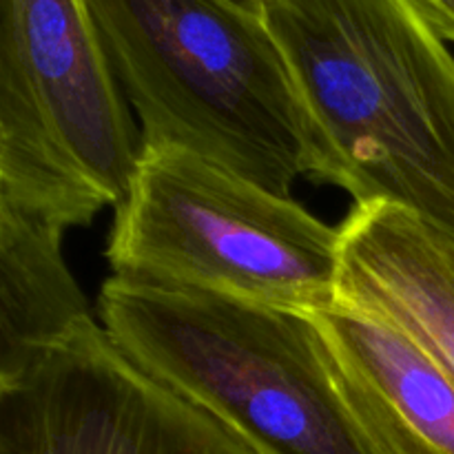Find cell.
<instances>
[{
    "mask_svg": "<svg viewBox=\"0 0 454 454\" xmlns=\"http://www.w3.org/2000/svg\"><path fill=\"white\" fill-rule=\"evenodd\" d=\"M335 304L406 335L454 384V242L415 213L353 204L340 224Z\"/></svg>",
    "mask_w": 454,
    "mask_h": 454,
    "instance_id": "7",
    "label": "cell"
},
{
    "mask_svg": "<svg viewBox=\"0 0 454 454\" xmlns=\"http://www.w3.org/2000/svg\"><path fill=\"white\" fill-rule=\"evenodd\" d=\"M337 388L380 454H454V384L388 324L341 304L309 313Z\"/></svg>",
    "mask_w": 454,
    "mask_h": 454,
    "instance_id": "8",
    "label": "cell"
},
{
    "mask_svg": "<svg viewBox=\"0 0 454 454\" xmlns=\"http://www.w3.org/2000/svg\"><path fill=\"white\" fill-rule=\"evenodd\" d=\"M0 454H255L120 350L98 319L0 384Z\"/></svg>",
    "mask_w": 454,
    "mask_h": 454,
    "instance_id": "6",
    "label": "cell"
},
{
    "mask_svg": "<svg viewBox=\"0 0 454 454\" xmlns=\"http://www.w3.org/2000/svg\"><path fill=\"white\" fill-rule=\"evenodd\" d=\"M142 145L193 151L278 195L313 173L309 120L264 20L224 0H82Z\"/></svg>",
    "mask_w": 454,
    "mask_h": 454,
    "instance_id": "2",
    "label": "cell"
},
{
    "mask_svg": "<svg viewBox=\"0 0 454 454\" xmlns=\"http://www.w3.org/2000/svg\"><path fill=\"white\" fill-rule=\"evenodd\" d=\"M313 142V177L454 242V53L415 0H269Z\"/></svg>",
    "mask_w": 454,
    "mask_h": 454,
    "instance_id": "1",
    "label": "cell"
},
{
    "mask_svg": "<svg viewBox=\"0 0 454 454\" xmlns=\"http://www.w3.org/2000/svg\"><path fill=\"white\" fill-rule=\"evenodd\" d=\"M67 231L0 202V384L96 319L62 255Z\"/></svg>",
    "mask_w": 454,
    "mask_h": 454,
    "instance_id": "9",
    "label": "cell"
},
{
    "mask_svg": "<svg viewBox=\"0 0 454 454\" xmlns=\"http://www.w3.org/2000/svg\"><path fill=\"white\" fill-rule=\"evenodd\" d=\"M419 12L446 43H454V0H415Z\"/></svg>",
    "mask_w": 454,
    "mask_h": 454,
    "instance_id": "10",
    "label": "cell"
},
{
    "mask_svg": "<svg viewBox=\"0 0 454 454\" xmlns=\"http://www.w3.org/2000/svg\"><path fill=\"white\" fill-rule=\"evenodd\" d=\"M98 317L127 357L255 454H380L309 313L111 275Z\"/></svg>",
    "mask_w": 454,
    "mask_h": 454,
    "instance_id": "3",
    "label": "cell"
},
{
    "mask_svg": "<svg viewBox=\"0 0 454 454\" xmlns=\"http://www.w3.org/2000/svg\"><path fill=\"white\" fill-rule=\"evenodd\" d=\"M224 3L231 4V7L239 9V12L248 13V16L264 20L266 4H269V0H224Z\"/></svg>",
    "mask_w": 454,
    "mask_h": 454,
    "instance_id": "11",
    "label": "cell"
},
{
    "mask_svg": "<svg viewBox=\"0 0 454 454\" xmlns=\"http://www.w3.org/2000/svg\"><path fill=\"white\" fill-rule=\"evenodd\" d=\"M0 7V202L91 224L127 195L140 124L82 0Z\"/></svg>",
    "mask_w": 454,
    "mask_h": 454,
    "instance_id": "5",
    "label": "cell"
},
{
    "mask_svg": "<svg viewBox=\"0 0 454 454\" xmlns=\"http://www.w3.org/2000/svg\"><path fill=\"white\" fill-rule=\"evenodd\" d=\"M105 255L133 282L297 313L337 301L340 226L171 145H142Z\"/></svg>",
    "mask_w": 454,
    "mask_h": 454,
    "instance_id": "4",
    "label": "cell"
}]
</instances>
